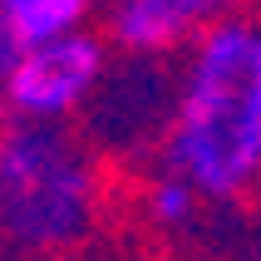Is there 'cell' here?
Segmentation results:
<instances>
[{"mask_svg": "<svg viewBox=\"0 0 261 261\" xmlns=\"http://www.w3.org/2000/svg\"><path fill=\"white\" fill-rule=\"evenodd\" d=\"M103 207L99 163L64 123H0V237L20 251H74Z\"/></svg>", "mask_w": 261, "mask_h": 261, "instance_id": "7a4b0ae2", "label": "cell"}, {"mask_svg": "<svg viewBox=\"0 0 261 261\" xmlns=\"http://www.w3.org/2000/svg\"><path fill=\"white\" fill-rule=\"evenodd\" d=\"M20 55H25V40H20V35L5 25V15H0V79L10 74V64H15Z\"/></svg>", "mask_w": 261, "mask_h": 261, "instance_id": "ba28073f", "label": "cell"}, {"mask_svg": "<svg viewBox=\"0 0 261 261\" xmlns=\"http://www.w3.org/2000/svg\"><path fill=\"white\" fill-rule=\"evenodd\" d=\"M256 188H261V177H256Z\"/></svg>", "mask_w": 261, "mask_h": 261, "instance_id": "8fae6325", "label": "cell"}, {"mask_svg": "<svg viewBox=\"0 0 261 261\" xmlns=\"http://www.w3.org/2000/svg\"><path fill=\"white\" fill-rule=\"evenodd\" d=\"M251 5H256V10H261V0H251Z\"/></svg>", "mask_w": 261, "mask_h": 261, "instance_id": "30bf717a", "label": "cell"}, {"mask_svg": "<svg viewBox=\"0 0 261 261\" xmlns=\"http://www.w3.org/2000/svg\"><path fill=\"white\" fill-rule=\"evenodd\" d=\"M202 202L207 197L192 188L182 173H173V168L153 173L148 188H143V217L153 222L158 232H182V227H192V217H197Z\"/></svg>", "mask_w": 261, "mask_h": 261, "instance_id": "52a82bcc", "label": "cell"}, {"mask_svg": "<svg viewBox=\"0 0 261 261\" xmlns=\"http://www.w3.org/2000/svg\"><path fill=\"white\" fill-rule=\"evenodd\" d=\"M89 10H94V0H0L5 25H10L25 44L84 30L89 25Z\"/></svg>", "mask_w": 261, "mask_h": 261, "instance_id": "8992f818", "label": "cell"}, {"mask_svg": "<svg viewBox=\"0 0 261 261\" xmlns=\"http://www.w3.org/2000/svg\"><path fill=\"white\" fill-rule=\"evenodd\" d=\"M207 25L182 0H114L109 5V40L133 59H173Z\"/></svg>", "mask_w": 261, "mask_h": 261, "instance_id": "5b68a950", "label": "cell"}, {"mask_svg": "<svg viewBox=\"0 0 261 261\" xmlns=\"http://www.w3.org/2000/svg\"><path fill=\"white\" fill-rule=\"evenodd\" d=\"M173 168L207 202H237L261 177V10L217 15L182 49L173 114L163 133Z\"/></svg>", "mask_w": 261, "mask_h": 261, "instance_id": "6da1fadb", "label": "cell"}, {"mask_svg": "<svg viewBox=\"0 0 261 261\" xmlns=\"http://www.w3.org/2000/svg\"><path fill=\"white\" fill-rule=\"evenodd\" d=\"M103 74H109V59L89 30L35 40L0 79V109L5 118H25V123H64L89 109Z\"/></svg>", "mask_w": 261, "mask_h": 261, "instance_id": "3957f363", "label": "cell"}, {"mask_svg": "<svg viewBox=\"0 0 261 261\" xmlns=\"http://www.w3.org/2000/svg\"><path fill=\"white\" fill-rule=\"evenodd\" d=\"M182 5H188V10L197 15V20H202V25H212V20H217V15H227V10H237V5H242V0H182Z\"/></svg>", "mask_w": 261, "mask_h": 261, "instance_id": "9c48e42d", "label": "cell"}, {"mask_svg": "<svg viewBox=\"0 0 261 261\" xmlns=\"http://www.w3.org/2000/svg\"><path fill=\"white\" fill-rule=\"evenodd\" d=\"M173 89H177V74L163 69V59L123 55V64L103 74L99 94L84 109L89 133L114 153H133V148H148V143L163 148L168 114H173Z\"/></svg>", "mask_w": 261, "mask_h": 261, "instance_id": "277c9868", "label": "cell"}]
</instances>
